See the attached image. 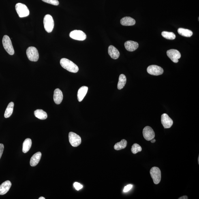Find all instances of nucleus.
Wrapping results in <instances>:
<instances>
[{
  "instance_id": "1",
  "label": "nucleus",
  "mask_w": 199,
  "mask_h": 199,
  "mask_svg": "<svg viewBox=\"0 0 199 199\" xmlns=\"http://www.w3.org/2000/svg\"><path fill=\"white\" fill-rule=\"evenodd\" d=\"M60 63L63 68L69 72L76 73L79 71L78 66L68 59L63 58L60 60Z\"/></svg>"
},
{
  "instance_id": "2",
  "label": "nucleus",
  "mask_w": 199,
  "mask_h": 199,
  "mask_svg": "<svg viewBox=\"0 0 199 199\" xmlns=\"http://www.w3.org/2000/svg\"><path fill=\"white\" fill-rule=\"evenodd\" d=\"M2 44L4 48L9 55H14V51L13 47L12 41L10 38L7 35L3 36L2 39Z\"/></svg>"
},
{
  "instance_id": "3",
  "label": "nucleus",
  "mask_w": 199,
  "mask_h": 199,
  "mask_svg": "<svg viewBox=\"0 0 199 199\" xmlns=\"http://www.w3.org/2000/svg\"><path fill=\"white\" fill-rule=\"evenodd\" d=\"M44 27L45 30L48 33H51L53 30L54 22L53 18L50 14H47L44 18Z\"/></svg>"
},
{
  "instance_id": "4",
  "label": "nucleus",
  "mask_w": 199,
  "mask_h": 199,
  "mask_svg": "<svg viewBox=\"0 0 199 199\" xmlns=\"http://www.w3.org/2000/svg\"><path fill=\"white\" fill-rule=\"evenodd\" d=\"M16 10L20 18L26 17L29 15V10L25 5L22 3L16 4Z\"/></svg>"
},
{
  "instance_id": "5",
  "label": "nucleus",
  "mask_w": 199,
  "mask_h": 199,
  "mask_svg": "<svg viewBox=\"0 0 199 199\" xmlns=\"http://www.w3.org/2000/svg\"><path fill=\"white\" fill-rule=\"evenodd\" d=\"M26 54L28 59L33 62L38 61L39 59V53L37 49L34 47H30L26 51Z\"/></svg>"
},
{
  "instance_id": "6",
  "label": "nucleus",
  "mask_w": 199,
  "mask_h": 199,
  "mask_svg": "<svg viewBox=\"0 0 199 199\" xmlns=\"http://www.w3.org/2000/svg\"><path fill=\"white\" fill-rule=\"evenodd\" d=\"M150 173L154 183L156 185L159 184L161 180V172L159 168L156 167H153Z\"/></svg>"
},
{
  "instance_id": "7",
  "label": "nucleus",
  "mask_w": 199,
  "mask_h": 199,
  "mask_svg": "<svg viewBox=\"0 0 199 199\" xmlns=\"http://www.w3.org/2000/svg\"><path fill=\"white\" fill-rule=\"evenodd\" d=\"M69 140L71 145L73 147H77L81 143V138L74 132H71L69 133Z\"/></svg>"
},
{
  "instance_id": "8",
  "label": "nucleus",
  "mask_w": 199,
  "mask_h": 199,
  "mask_svg": "<svg viewBox=\"0 0 199 199\" xmlns=\"http://www.w3.org/2000/svg\"><path fill=\"white\" fill-rule=\"evenodd\" d=\"M69 36L71 38L77 40L83 41L86 39L85 33L79 30H75L71 31Z\"/></svg>"
},
{
  "instance_id": "9",
  "label": "nucleus",
  "mask_w": 199,
  "mask_h": 199,
  "mask_svg": "<svg viewBox=\"0 0 199 199\" xmlns=\"http://www.w3.org/2000/svg\"><path fill=\"white\" fill-rule=\"evenodd\" d=\"M148 74L154 76H158L163 74V69L160 67L156 65H150L147 69Z\"/></svg>"
},
{
  "instance_id": "10",
  "label": "nucleus",
  "mask_w": 199,
  "mask_h": 199,
  "mask_svg": "<svg viewBox=\"0 0 199 199\" xmlns=\"http://www.w3.org/2000/svg\"><path fill=\"white\" fill-rule=\"evenodd\" d=\"M167 55L174 63H177L179 59L181 58V55L179 51L175 49L168 50L167 52Z\"/></svg>"
},
{
  "instance_id": "11",
  "label": "nucleus",
  "mask_w": 199,
  "mask_h": 199,
  "mask_svg": "<svg viewBox=\"0 0 199 199\" xmlns=\"http://www.w3.org/2000/svg\"><path fill=\"white\" fill-rule=\"evenodd\" d=\"M144 137L146 140H151L155 137V133L152 128L149 126L144 128L143 130Z\"/></svg>"
},
{
  "instance_id": "12",
  "label": "nucleus",
  "mask_w": 199,
  "mask_h": 199,
  "mask_svg": "<svg viewBox=\"0 0 199 199\" xmlns=\"http://www.w3.org/2000/svg\"><path fill=\"white\" fill-rule=\"evenodd\" d=\"M161 122L164 128H169L173 124V122L168 114H163L161 116Z\"/></svg>"
},
{
  "instance_id": "13",
  "label": "nucleus",
  "mask_w": 199,
  "mask_h": 199,
  "mask_svg": "<svg viewBox=\"0 0 199 199\" xmlns=\"http://www.w3.org/2000/svg\"><path fill=\"white\" fill-rule=\"evenodd\" d=\"M12 186V183L9 180L3 182L0 185V195H5L8 192Z\"/></svg>"
},
{
  "instance_id": "14",
  "label": "nucleus",
  "mask_w": 199,
  "mask_h": 199,
  "mask_svg": "<svg viewBox=\"0 0 199 199\" xmlns=\"http://www.w3.org/2000/svg\"><path fill=\"white\" fill-rule=\"evenodd\" d=\"M126 49L129 51L132 52L136 50L139 47L138 43L132 41H128L125 43Z\"/></svg>"
},
{
  "instance_id": "15",
  "label": "nucleus",
  "mask_w": 199,
  "mask_h": 199,
  "mask_svg": "<svg viewBox=\"0 0 199 199\" xmlns=\"http://www.w3.org/2000/svg\"><path fill=\"white\" fill-rule=\"evenodd\" d=\"M63 99V92L59 89H56L54 91V100L55 104H61Z\"/></svg>"
},
{
  "instance_id": "16",
  "label": "nucleus",
  "mask_w": 199,
  "mask_h": 199,
  "mask_svg": "<svg viewBox=\"0 0 199 199\" xmlns=\"http://www.w3.org/2000/svg\"><path fill=\"white\" fill-rule=\"evenodd\" d=\"M108 53L112 59H116L119 58L120 55V52L115 47L110 46L108 48Z\"/></svg>"
},
{
  "instance_id": "17",
  "label": "nucleus",
  "mask_w": 199,
  "mask_h": 199,
  "mask_svg": "<svg viewBox=\"0 0 199 199\" xmlns=\"http://www.w3.org/2000/svg\"><path fill=\"white\" fill-rule=\"evenodd\" d=\"M41 152H38L35 154L31 157L30 160V166L32 167L36 166L40 161L41 157Z\"/></svg>"
},
{
  "instance_id": "18",
  "label": "nucleus",
  "mask_w": 199,
  "mask_h": 199,
  "mask_svg": "<svg viewBox=\"0 0 199 199\" xmlns=\"http://www.w3.org/2000/svg\"><path fill=\"white\" fill-rule=\"evenodd\" d=\"M88 87L87 86H83L81 87L78 91L77 97L78 100L81 102L85 96L88 91Z\"/></svg>"
},
{
  "instance_id": "19",
  "label": "nucleus",
  "mask_w": 199,
  "mask_h": 199,
  "mask_svg": "<svg viewBox=\"0 0 199 199\" xmlns=\"http://www.w3.org/2000/svg\"><path fill=\"white\" fill-rule=\"evenodd\" d=\"M120 22L124 26H132L136 24V22L134 18L130 17H125L122 18Z\"/></svg>"
},
{
  "instance_id": "20",
  "label": "nucleus",
  "mask_w": 199,
  "mask_h": 199,
  "mask_svg": "<svg viewBox=\"0 0 199 199\" xmlns=\"http://www.w3.org/2000/svg\"><path fill=\"white\" fill-rule=\"evenodd\" d=\"M34 114L35 117L40 120H46L47 118V114L43 110H37L35 111Z\"/></svg>"
},
{
  "instance_id": "21",
  "label": "nucleus",
  "mask_w": 199,
  "mask_h": 199,
  "mask_svg": "<svg viewBox=\"0 0 199 199\" xmlns=\"http://www.w3.org/2000/svg\"><path fill=\"white\" fill-rule=\"evenodd\" d=\"M32 141L30 139L27 138L24 140L22 145V151L24 153H27L31 148Z\"/></svg>"
},
{
  "instance_id": "22",
  "label": "nucleus",
  "mask_w": 199,
  "mask_h": 199,
  "mask_svg": "<svg viewBox=\"0 0 199 199\" xmlns=\"http://www.w3.org/2000/svg\"><path fill=\"white\" fill-rule=\"evenodd\" d=\"M14 103L11 102L7 106L4 114V117L5 118H8L10 117L13 113L14 111Z\"/></svg>"
},
{
  "instance_id": "23",
  "label": "nucleus",
  "mask_w": 199,
  "mask_h": 199,
  "mask_svg": "<svg viewBox=\"0 0 199 199\" xmlns=\"http://www.w3.org/2000/svg\"><path fill=\"white\" fill-rule=\"evenodd\" d=\"M126 77L124 74L120 75L119 78V82H118L117 88L119 90H121L124 87L126 83Z\"/></svg>"
},
{
  "instance_id": "24",
  "label": "nucleus",
  "mask_w": 199,
  "mask_h": 199,
  "mask_svg": "<svg viewBox=\"0 0 199 199\" xmlns=\"http://www.w3.org/2000/svg\"><path fill=\"white\" fill-rule=\"evenodd\" d=\"M178 32L182 36L187 37H191L193 35V32L190 30L183 28H179L178 30Z\"/></svg>"
},
{
  "instance_id": "25",
  "label": "nucleus",
  "mask_w": 199,
  "mask_h": 199,
  "mask_svg": "<svg viewBox=\"0 0 199 199\" xmlns=\"http://www.w3.org/2000/svg\"><path fill=\"white\" fill-rule=\"evenodd\" d=\"M127 144V141L124 139L122 140L121 141L116 143L114 146V148L117 151L125 149Z\"/></svg>"
},
{
  "instance_id": "26",
  "label": "nucleus",
  "mask_w": 199,
  "mask_h": 199,
  "mask_svg": "<svg viewBox=\"0 0 199 199\" xmlns=\"http://www.w3.org/2000/svg\"><path fill=\"white\" fill-rule=\"evenodd\" d=\"M161 35L165 39L170 40H173L176 37V35L173 33L166 31L162 32Z\"/></svg>"
},
{
  "instance_id": "27",
  "label": "nucleus",
  "mask_w": 199,
  "mask_h": 199,
  "mask_svg": "<svg viewBox=\"0 0 199 199\" xmlns=\"http://www.w3.org/2000/svg\"><path fill=\"white\" fill-rule=\"evenodd\" d=\"M142 150V147L137 144H133L131 149V152L134 154H136L137 153L141 151Z\"/></svg>"
},
{
  "instance_id": "28",
  "label": "nucleus",
  "mask_w": 199,
  "mask_h": 199,
  "mask_svg": "<svg viewBox=\"0 0 199 199\" xmlns=\"http://www.w3.org/2000/svg\"><path fill=\"white\" fill-rule=\"evenodd\" d=\"M43 2L50 4L58 6L59 4V2L58 0H42Z\"/></svg>"
},
{
  "instance_id": "29",
  "label": "nucleus",
  "mask_w": 199,
  "mask_h": 199,
  "mask_svg": "<svg viewBox=\"0 0 199 199\" xmlns=\"http://www.w3.org/2000/svg\"><path fill=\"white\" fill-rule=\"evenodd\" d=\"M74 185L75 188L78 191L80 190L83 187V185H81L80 183H78V182L75 183L74 184Z\"/></svg>"
},
{
  "instance_id": "30",
  "label": "nucleus",
  "mask_w": 199,
  "mask_h": 199,
  "mask_svg": "<svg viewBox=\"0 0 199 199\" xmlns=\"http://www.w3.org/2000/svg\"><path fill=\"white\" fill-rule=\"evenodd\" d=\"M133 185H128L127 186H126L124 188V192H127L128 191L130 190V189L132 188Z\"/></svg>"
},
{
  "instance_id": "31",
  "label": "nucleus",
  "mask_w": 199,
  "mask_h": 199,
  "mask_svg": "<svg viewBox=\"0 0 199 199\" xmlns=\"http://www.w3.org/2000/svg\"><path fill=\"white\" fill-rule=\"evenodd\" d=\"M4 146L3 144H0V159H1L3 152Z\"/></svg>"
},
{
  "instance_id": "32",
  "label": "nucleus",
  "mask_w": 199,
  "mask_h": 199,
  "mask_svg": "<svg viewBox=\"0 0 199 199\" xmlns=\"http://www.w3.org/2000/svg\"><path fill=\"white\" fill-rule=\"evenodd\" d=\"M188 197L187 196H183L181 197H180V198H178L179 199H188Z\"/></svg>"
},
{
  "instance_id": "33",
  "label": "nucleus",
  "mask_w": 199,
  "mask_h": 199,
  "mask_svg": "<svg viewBox=\"0 0 199 199\" xmlns=\"http://www.w3.org/2000/svg\"><path fill=\"white\" fill-rule=\"evenodd\" d=\"M151 141L152 143H155L156 142V140L155 139L153 138L151 140Z\"/></svg>"
},
{
  "instance_id": "34",
  "label": "nucleus",
  "mask_w": 199,
  "mask_h": 199,
  "mask_svg": "<svg viewBox=\"0 0 199 199\" xmlns=\"http://www.w3.org/2000/svg\"><path fill=\"white\" fill-rule=\"evenodd\" d=\"M45 199L46 198L44 197H40L39 198V199Z\"/></svg>"
},
{
  "instance_id": "35",
  "label": "nucleus",
  "mask_w": 199,
  "mask_h": 199,
  "mask_svg": "<svg viewBox=\"0 0 199 199\" xmlns=\"http://www.w3.org/2000/svg\"><path fill=\"white\" fill-rule=\"evenodd\" d=\"M198 164H199V156H198Z\"/></svg>"
}]
</instances>
